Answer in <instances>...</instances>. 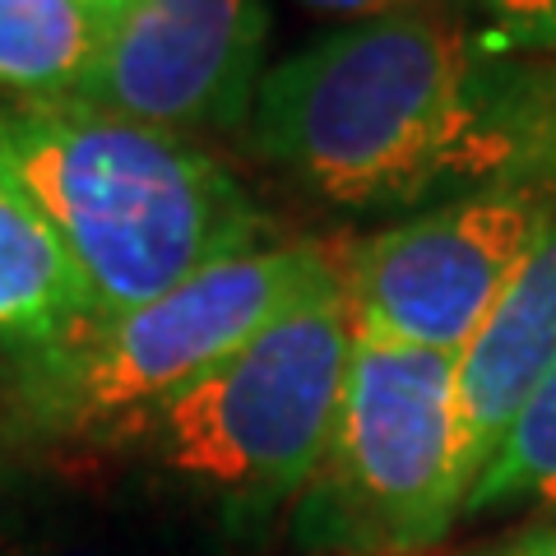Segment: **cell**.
Returning <instances> with one entry per match:
<instances>
[{
    "instance_id": "8",
    "label": "cell",
    "mask_w": 556,
    "mask_h": 556,
    "mask_svg": "<svg viewBox=\"0 0 556 556\" xmlns=\"http://www.w3.org/2000/svg\"><path fill=\"white\" fill-rule=\"evenodd\" d=\"M556 367V218L492 302L486 320L455 357L459 450L468 486L496 459L510 427Z\"/></svg>"
},
{
    "instance_id": "1",
    "label": "cell",
    "mask_w": 556,
    "mask_h": 556,
    "mask_svg": "<svg viewBox=\"0 0 556 556\" xmlns=\"http://www.w3.org/2000/svg\"><path fill=\"white\" fill-rule=\"evenodd\" d=\"M247 144L339 208L556 177V61L450 14L348 24L260 75Z\"/></svg>"
},
{
    "instance_id": "3",
    "label": "cell",
    "mask_w": 556,
    "mask_h": 556,
    "mask_svg": "<svg viewBox=\"0 0 556 556\" xmlns=\"http://www.w3.org/2000/svg\"><path fill=\"white\" fill-rule=\"evenodd\" d=\"M343 283L320 241H278L190 274L163 298L93 316L5 367V427L24 441L139 437L163 404L208 376L269 320Z\"/></svg>"
},
{
    "instance_id": "15",
    "label": "cell",
    "mask_w": 556,
    "mask_h": 556,
    "mask_svg": "<svg viewBox=\"0 0 556 556\" xmlns=\"http://www.w3.org/2000/svg\"><path fill=\"white\" fill-rule=\"evenodd\" d=\"M89 5H108V0H89Z\"/></svg>"
},
{
    "instance_id": "14",
    "label": "cell",
    "mask_w": 556,
    "mask_h": 556,
    "mask_svg": "<svg viewBox=\"0 0 556 556\" xmlns=\"http://www.w3.org/2000/svg\"><path fill=\"white\" fill-rule=\"evenodd\" d=\"M482 556H556V525H543V529H529L510 538V543H501Z\"/></svg>"
},
{
    "instance_id": "2",
    "label": "cell",
    "mask_w": 556,
    "mask_h": 556,
    "mask_svg": "<svg viewBox=\"0 0 556 556\" xmlns=\"http://www.w3.org/2000/svg\"><path fill=\"white\" fill-rule=\"evenodd\" d=\"M0 167L56 228L93 316L163 298L265 232L255 200L195 139L79 98L0 102Z\"/></svg>"
},
{
    "instance_id": "13",
    "label": "cell",
    "mask_w": 556,
    "mask_h": 556,
    "mask_svg": "<svg viewBox=\"0 0 556 556\" xmlns=\"http://www.w3.org/2000/svg\"><path fill=\"white\" fill-rule=\"evenodd\" d=\"M302 5L348 24H371V20H394V14H445V5H455V0H302Z\"/></svg>"
},
{
    "instance_id": "7",
    "label": "cell",
    "mask_w": 556,
    "mask_h": 556,
    "mask_svg": "<svg viewBox=\"0 0 556 556\" xmlns=\"http://www.w3.org/2000/svg\"><path fill=\"white\" fill-rule=\"evenodd\" d=\"M265 38L260 0H108L79 102L172 135L247 126Z\"/></svg>"
},
{
    "instance_id": "12",
    "label": "cell",
    "mask_w": 556,
    "mask_h": 556,
    "mask_svg": "<svg viewBox=\"0 0 556 556\" xmlns=\"http://www.w3.org/2000/svg\"><path fill=\"white\" fill-rule=\"evenodd\" d=\"M496 24V42L525 56L556 61V0H482Z\"/></svg>"
},
{
    "instance_id": "4",
    "label": "cell",
    "mask_w": 556,
    "mask_h": 556,
    "mask_svg": "<svg viewBox=\"0 0 556 556\" xmlns=\"http://www.w3.org/2000/svg\"><path fill=\"white\" fill-rule=\"evenodd\" d=\"M455 357L353 325L325 459L302 492L298 538L320 552L404 556L464 515Z\"/></svg>"
},
{
    "instance_id": "11",
    "label": "cell",
    "mask_w": 556,
    "mask_h": 556,
    "mask_svg": "<svg viewBox=\"0 0 556 556\" xmlns=\"http://www.w3.org/2000/svg\"><path fill=\"white\" fill-rule=\"evenodd\" d=\"M519 501L556 506V367L529 399V408L519 413V422L510 427L506 445L496 450V459L468 486L464 515L506 510L519 506Z\"/></svg>"
},
{
    "instance_id": "10",
    "label": "cell",
    "mask_w": 556,
    "mask_h": 556,
    "mask_svg": "<svg viewBox=\"0 0 556 556\" xmlns=\"http://www.w3.org/2000/svg\"><path fill=\"white\" fill-rule=\"evenodd\" d=\"M102 33L89 0H0V84L20 98H79Z\"/></svg>"
},
{
    "instance_id": "5",
    "label": "cell",
    "mask_w": 556,
    "mask_h": 556,
    "mask_svg": "<svg viewBox=\"0 0 556 556\" xmlns=\"http://www.w3.org/2000/svg\"><path fill=\"white\" fill-rule=\"evenodd\" d=\"M353 316L343 283L269 320L139 427L167 473L241 506L302 496L339 417Z\"/></svg>"
},
{
    "instance_id": "9",
    "label": "cell",
    "mask_w": 556,
    "mask_h": 556,
    "mask_svg": "<svg viewBox=\"0 0 556 556\" xmlns=\"http://www.w3.org/2000/svg\"><path fill=\"white\" fill-rule=\"evenodd\" d=\"M93 320V298L47 214L0 167V348L28 353Z\"/></svg>"
},
{
    "instance_id": "6",
    "label": "cell",
    "mask_w": 556,
    "mask_h": 556,
    "mask_svg": "<svg viewBox=\"0 0 556 556\" xmlns=\"http://www.w3.org/2000/svg\"><path fill=\"white\" fill-rule=\"evenodd\" d=\"M556 218V177L496 181L417 208L343 260L357 329L459 357Z\"/></svg>"
}]
</instances>
